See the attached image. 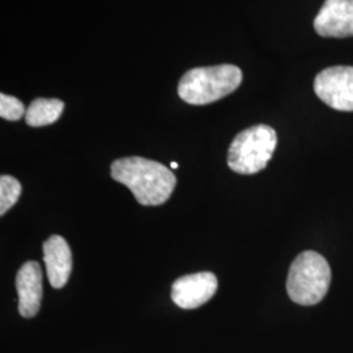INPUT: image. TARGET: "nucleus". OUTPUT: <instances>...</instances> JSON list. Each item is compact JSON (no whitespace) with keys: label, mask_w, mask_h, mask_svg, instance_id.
Instances as JSON below:
<instances>
[{"label":"nucleus","mask_w":353,"mask_h":353,"mask_svg":"<svg viewBox=\"0 0 353 353\" xmlns=\"http://www.w3.org/2000/svg\"><path fill=\"white\" fill-rule=\"evenodd\" d=\"M112 176L131 190L141 205L164 204L176 183V176L165 165L138 156L115 160Z\"/></svg>","instance_id":"f257e3e1"},{"label":"nucleus","mask_w":353,"mask_h":353,"mask_svg":"<svg viewBox=\"0 0 353 353\" xmlns=\"http://www.w3.org/2000/svg\"><path fill=\"white\" fill-rule=\"evenodd\" d=\"M241 81L242 71L234 64L198 67L181 77L178 94L190 105H208L233 93Z\"/></svg>","instance_id":"f03ea898"},{"label":"nucleus","mask_w":353,"mask_h":353,"mask_svg":"<svg viewBox=\"0 0 353 353\" xmlns=\"http://www.w3.org/2000/svg\"><path fill=\"white\" fill-rule=\"evenodd\" d=\"M331 284V268L325 256L307 250L293 261L287 279V292L293 303L312 306L321 303Z\"/></svg>","instance_id":"7ed1b4c3"},{"label":"nucleus","mask_w":353,"mask_h":353,"mask_svg":"<svg viewBox=\"0 0 353 353\" xmlns=\"http://www.w3.org/2000/svg\"><path fill=\"white\" fill-rule=\"evenodd\" d=\"M276 145L278 135L272 127H249L241 131L232 141L228 151V165L239 174H255L270 163Z\"/></svg>","instance_id":"20e7f679"},{"label":"nucleus","mask_w":353,"mask_h":353,"mask_svg":"<svg viewBox=\"0 0 353 353\" xmlns=\"http://www.w3.org/2000/svg\"><path fill=\"white\" fill-rule=\"evenodd\" d=\"M314 92L321 101L339 112H353V67L335 65L314 79Z\"/></svg>","instance_id":"39448f33"},{"label":"nucleus","mask_w":353,"mask_h":353,"mask_svg":"<svg viewBox=\"0 0 353 353\" xmlns=\"http://www.w3.org/2000/svg\"><path fill=\"white\" fill-rule=\"evenodd\" d=\"M212 272H198L176 279L172 285V300L182 309H196L208 303L217 290Z\"/></svg>","instance_id":"423d86ee"},{"label":"nucleus","mask_w":353,"mask_h":353,"mask_svg":"<svg viewBox=\"0 0 353 353\" xmlns=\"http://www.w3.org/2000/svg\"><path fill=\"white\" fill-rule=\"evenodd\" d=\"M321 37H353V0H326L314 19Z\"/></svg>","instance_id":"0eeeda50"},{"label":"nucleus","mask_w":353,"mask_h":353,"mask_svg":"<svg viewBox=\"0 0 353 353\" xmlns=\"http://www.w3.org/2000/svg\"><path fill=\"white\" fill-rule=\"evenodd\" d=\"M19 294V313L24 318L36 316L42 301V271L38 262L30 261L21 265L16 276Z\"/></svg>","instance_id":"6e6552de"},{"label":"nucleus","mask_w":353,"mask_h":353,"mask_svg":"<svg viewBox=\"0 0 353 353\" xmlns=\"http://www.w3.org/2000/svg\"><path fill=\"white\" fill-rule=\"evenodd\" d=\"M43 261L51 287L63 288L72 271V254L67 241L61 236H51L43 243Z\"/></svg>","instance_id":"1a4fd4ad"},{"label":"nucleus","mask_w":353,"mask_h":353,"mask_svg":"<svg viewBox=\"0 0 353 353\" xmlns=\"http://www.w3.org/2000/svg\"><path fill=\"white\" fill-rule=\"evenodd\" d=\"M64 102L58 99H36L26 109L28 126H49L55 123L63 113Z\"/></svg>","instance_id":"9d476101"},{"label":"nucleus","mask_w":353,"mask_h":353,"mask_svg":"<svg viewBox=\"0 0 353 353\" xmlns=\"http://www.w3.org/2000/svg\"><path fill=\"white\" fill-rule=\"evenodd\" d=\"M21 195V183L11 176H0V214L10 211Z\"/></svg>","instance_id":"9b49d317"},{"label":"nucleus","mask_w":353,"mask_h":353,"mask_svg":"<svg viewBox=\"0 0 353 353\" xmlns=\"http://www.w3.org/2000/svg\"><path fill=\"white\" fill-rule=\"evenodd\" d=\"M26 106L19 99L8 96L6 93L0 94V117L7 121H19L26 115Z\"/></svg>","instance_id":"f8f14e48"},{"label":"nucleus","mask_w":353,"mask_h":353,"mask_svg":"<svg viewBox=\"0 0 353 353\" xmlns=\"http://www.w3.org/2000/svg\"><path fill=\"white\" fill-rule=\"evenodd\" d=\"M170 166H172L173 169H176V168H178V164H176V163H172V164H170Z\"/></svg>","instance_id":"ddd939ff"}]
</instances>
